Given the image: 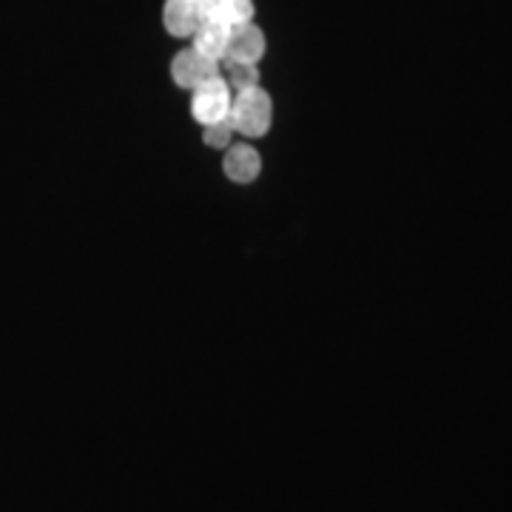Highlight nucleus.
Segmentation results:
<instances>
[{"mask_svg":"<svg viewBox=\"0 0 512 512\" xmlns=\"http://www.w3.org/2000/svg\"><path fill=\"white\" fill-rule=\"evenodd\" d=\"M231 117L234 128L245 137H262L271 128V97L259 86L245 89L231 97Z\"/></svg>","mask_w":512,"mask_h":512,"instance_id":"f257e3e1","label":"nucleus"},{"mask_svg":"<svg viewBox=\"0 0 512 512\" xmlns=\"http://www.w3.org/2000/svg\"><path fill=\"white\" fill-rule=\"evenodd\" d=\"M220 60H214V57L202 55L197 52L194 46H188L183 52H177L174 60H171V77H174V83L185 89V92H194L197 86L202 83H208V80H214V77H220Z\"/></svg>","mask_w":512,"mask_h":512,"instance_id":"f03ea898","label":"nucleus"},{"mask_svg":"<svg viewBox=\"0 0 512 512\" xmlns=\"http://www.w3.org/2000/svg\"><path fill=\"white\" fill-rule=\"evenodd\" d=\"M231 97L234 94H231L225 77L220 74V77H214V80H208V83L194 89L191 111H194V117L200 120L202 126H211V123H217L231 111Z\"/></svg>","mask_w":512,"mask_h":512,"instance_id":"7ed1b4c3","label":"nucleus"},{"mask_svg":"<svg viewBox=\"0 0 512 512\" xmlns=\"http://www.w3.org/2000/svg\"><path fill=\"white\" fill-rule=\"evenodd\" d=\"M265 55V35L254 20L231 26L228 35V49L222 60H245V63H259Z\"/></svg>","mask_w":512,"mask_h":512,"instance_id":"20e7f679","label":"nucleus"},{"mask_svg":"<svg viewBox=\"0 0 512 512\" xmlns=\"http://www.w3.org/2000/svg\"><path fill=\"white\" fill-rule=\"evenodd\" d=\"M200 23V0H165L163 3V26L171 37H191Z\"/></svg>","mask_w":512,"mask_h":512,"instance_id":"39448f33","label":"nucleus"},{"mask_svg":"<svg viewBox=\"0 0 512 512\" xmlns=\"http://www.w3.org/2000/svg\"><path fill=\"white\" fill-rule=\"evenodd\" d=\"M222 168H225V177H228L231 183L248 185V183H254L256 177H259V171H262V160H259L256 148L242 143V146L228 148Z\"/></svg>","mask_w":512,"mask_h":512,"instance_id":"423d86ee","label":"nucleus"},{"mask_svg":"<svg viewBox=\"0 0 512 512\" xmlns=\"http://www.w3.org/2000/svg\"><path fill=\"white\" fill-rule=\"evenodd\" d=\"M228 35H231V26L228 23L202 18V23L194 29V35H191V46L197 52H202V55L214 57V60L222 63L225 49H228Z\"/></svg>","mask_w":512,"mask_h":512,"instance_id":"0eeeda50","label":"nucleus"},{"mask_svg":"<svg viewBox=\"0 0 512 512\" xmlns=\"http://www.w3.org/2000/svg\"><path fill=\"white\" fill-rule=\"evenodd\" d=\"M222 77L228 83V89L237 94L245 89L259 86V63H245V60H222Z\"/></svg>","mask_w":512,"mask_h":512,"instance_id":"6e6552de","label":"nucleus"},{"mask_svg":"<svg viewBox=\"0 0 512 512\" xmlns=\"http://www.w3.org/2000/svg\"><path fill=\"white\" fill-rule=\"evenodd\" d=\"M234 117H231V111L217 120V123H211V126H205V146L211 148H228L231 146V137H234Z\"/></svg>","mask_w":512,"mask_h":512,"instance_id":"1a4fd4ad","label":"nucleus"},{"mask_svg":"<svg viewBox=\"0 0 512 512\" xmlns=\"http://www.w3.org/2000/svg\"><path fill=\"white\" fill-rule=\"evenodd\" d=\"M225 0H200L202 6V18H214L217 12H220V6Z\"/></svg>","mask_w":512,"mask_h":512,"instance_id":"9d476101","label":"nucleus"}]
</instances>
